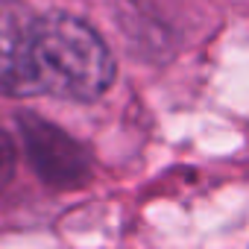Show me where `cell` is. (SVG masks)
<instances>
[{
  "label": "cell",
  "mask_w": 249,
  "mask_h": 249,
  "mask_svg": "<svg viewBox=\"0 0 249 249\" xmlns=\"http://www.w3.org/2000/svg\"><path fill=\"white\" fill-rule=\"evenodd\" d=\"M114 59L106 41L65 12H0V94L91 103L108 91Z\"/></svg>",
  "instance_id": "6da1fadb"
}]
</instances>
